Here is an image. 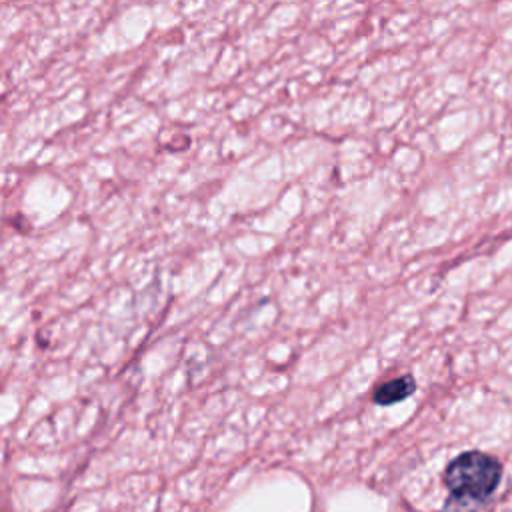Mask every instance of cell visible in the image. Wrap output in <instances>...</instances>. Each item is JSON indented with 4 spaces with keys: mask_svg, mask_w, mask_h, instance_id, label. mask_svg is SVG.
I'll return each instance as SVG.
<instances>
[{
    "mask_svg": "<svg viewBox=\"0 0 512 512\" xmlns=\"http://www.w3.org/2000/svg\"><path fill=\"white\" fill-rule=\"evenodd\" d=\"M442 480L452 500L482 502L498 488L502 480V462L492 454L466 450L450 460Z\"/></svg>",
    "mask_w": 512,
    "mask_h": 512,
    "instance_id": "obj_1",
    "label": "cell"
},
{
    "mask_svg": "<svg viewBox=\"0 0 512 512\" xmlns=\"http://www.w3.org/2000/svg\"><path fill=\"white\" fill-rule=\"evenodd\" d=\"M414 392H416V380L412 378V374H404L378 384L372 394V400L378 406H392L406 400Z\"/></svg>",
    "mask_w": 512,
    "mask_h": 512,
    "instance_id": "obj_2",
    "label": "cell"
}]
</instances>
